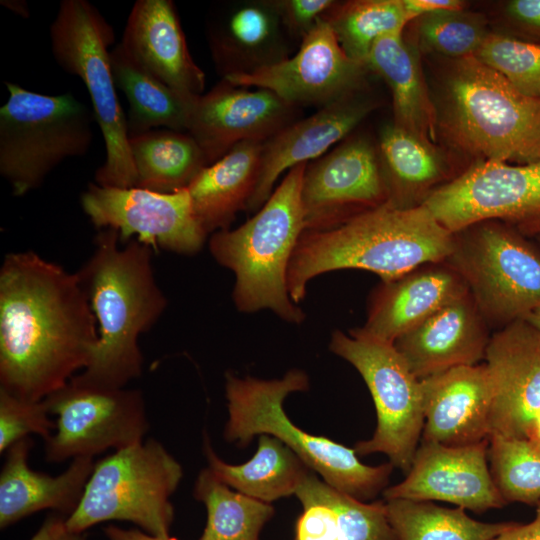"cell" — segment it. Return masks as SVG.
<instances>
[{
	"label": "cell",
	"instance_id": "cell-1",
	"mask_svg": "<svg viewBox=\"0 0 540 540\" xmlns=\"http://www.w3.org/2000/svg\"><path fill=\"white\" fill-rule=\"evenodd\" d=\"M97 321L79 276L33 251L0 267V389L40 401L90 363Z\"/></svg>",
	"mask_w": 540,
	"mask_h": 540
},
{
	"label": "cell",
	"instance_id": "cell-2",
	"mask_svg": "<svg viewBox=\"0 0 540 540\" xmlns=\"http://www.w3.org/2000/svg\"><path fill=\"white\" fill-rule=\"evenodd\" d=\"M119 233L101 229L91 256L77 272L97 321L98 344L89 365L72 378L122 388L142 374L138 341L167 306L152 266V247L131 239L120 247Z\"/></svg>",
	"mask_w": 540,
	"mask_h": 540
},
{
	"label": "cell",
	"instance_id": "cell-3",
	"mask_svg": "<svg viewBox=\"0 0 540 540\" xmlns=\"http://www.w3.org/2000/svg\"><path fill=\"white\" fill-rule=\"evenodd\" d=\"M453 233L424 205L398 208L384 203L329 228L304 230L287 272V288L297 304L316 276L340 269H361L382 281L423 264L445 260Z\"/></svg>",
	"mask_w": 540,
	"mask_h": 540
},
{
	"label": "cell",
	"instance_id": "cell-4",
	"mask_svg": "<svg viewBox=\"0 0 540 540\" xmlns=\"http://www.w3.org/2000/svg\"><path fill=\"white\" fill-rule=\"evenodd\" d=\"M306 165L291 168L247 222L210 237L211 255L235 275L232 297L241 312L268 309L294 324L305 319L289 295L287 272L305 230L301 188Z\"/></svg>",
	"mask_w": 540,
	"mask_h": 540
},
{
	"label": "cell",
	"instance_id": "cell-5",
	"mask_svg": "<svg viewBox=\"0 0 540 540\" xmlns=\"http://www.w3.org/2000/svg\"><path fill=\"white\" fill-rule=\"evenodd\" d=\"M306 373L293 369L281 379L262 380L226 375L228 421L224 437L240 446L255 435L267 434L281 440L313 471L335 489L358 500L374 498L387 488L394 466L362 463L354 448L311 435L290 421L283 409L288 394L306 391Z\"/></svg>",
	"mask_w": 540,
	"mask_h": 540
},
{
	"label": "cell",
	"instance_id": "cell-6",
	"mask_svg": "<svg viewBox=\"0 0 540 540\" xmlns=\"http://www.w3.org/2000/svg\"><path fill=\"white\" fill-rule=\"evenodd\" d=\"M444 126L484 160H540V98L527 96L474 55L456 59L445 91Z\"/></svg>",
	"mask_w": 540,
	"mask_h": 540
},
{
	"label": "cell",
	"instance_id": "cell-7",
	"mask_svg": "<svg viewBox=\"0 0 540 540\" xmlns=\"http://www.w3.org/2000/svg\"><path fill=\"white\" fill-rule=\"evenodd\" d=\"M0 108V174L15 196L37 189L63 161L87 154L93 111L73 94L45 95L5 82Z\"/></svg>",
	"mask_w": 540,
	"mask_h": 540
},
{
	"label": "cell",
	"instance_id": "cell-8",
	"mask_svg": "<svg viewBox=\"0 0 540 540\" xmlns=\"http://www.w3.org/2000/svg\"><path fill=\"white\" fill-rule=\"evenodd\" d=\"M49 37L57 64L85 85L104 139L106 157L95 173V183L135 187L137 176L127 118L117 96L110 62L109 47L115 43L112 26L90 2L63 0L50 25Z\"/></svg>",
	"mask_w": 540,
	"mask_h": 540
},
{
	"label": "cell",
	"instance_id": "cell-9",
	"mask_svg": "<svg viewBox=\"0 0 540 540\" xmlns=\"http://www.w3.org/2000/svg\"><path fill=\"white\" fill-rule=\"evenodd\" d=\"M183 477L181 464L157 440L116 450L95 463L82 498L65 520L70 533L107 521H127L154 536H168L170 497Z\"/></svg>",
	"mask_w": 540,
	"mask_h": 540
},
{
	"label": "cell",
	"instance_id": "cell-10",
	"mask_svg": "<svg viewBox=\"0 0 540 540\" xmlns=\"http://www.w3.org/2000/svg\"><path fill=\"white\" fill-rule=\"evenodd\" d=\"M445 261L463 278L490 328L540 307V249L504 222L482 221L453 233Z\"/></svg>",
	"mask_w": 540,
	"mask_h": 540
},
{
	"label": "cell",
	"instance_id": "cell-11",
	"mask_svg": "<svg viewBox=\"0 0 540 540\" xmlns=\"http://www.w3.org/2000/svg\"><path fill=\"white\" fill-rule=\"evenodd\" d=\"M330 350L352 364L364 379L374 401L377 426L373 436L359 441L357 455L383 453L408 473L424 426L421 380L410 370L394 343L360 334L334 331Z\"/></svg>",
	"mask_w": 540,
	"mask_h": 540
},
{
	"label": "cell",
	"instance_id": "cell-12",
	"mask_svg": "<svg viewBox=\"0 0 540 540\" xmlns=\"http://www.w3.org/2000/svg\"><path fill=\"white\" fill-rule=\"evenodd\" d=\"M451 233L497 220L526 237L540 235V160H481L436 188L421 204Z\"/></svg>",
	"mask_w": 540,
	"mask_h": 540
},
{
	"label": "cell",
	"instance_id": "cell-13",
	"mask_svg": "<svg viewBox=\"0 0 540 540\" xmlns=\"http://www.w3.org/2000/svg\"><path fill=\"white\" fill-rule=\"evenodd\" d=\"M56 428L45 440L51 463L92 457L110 448L123 449L143 441L149 422L142 392L103 387L74 378L45 399Z\"/></svg>",
	"mask_w": 540,
	"mask_h": 540
},
{
	"label": "cell",
	"instance_id": "cell-14",
	"mask_svg": "<svg viewBox=\"0 0 540 540\" xmlns=\"http://www.w3.org/2000/svg\"><path fill=\"white\" fill-rule=\"evenodd\" d=\"M81 206L99 230L112 229L121 241L132 238L172 253L195 254L208 235L196 217L187 189L162 193L93 182L82 193Z\"/></svg>",
	"mask_w": 540,
	"mask_h": 540
},
{
	"label": "cell",
	"instance_id": "cell-15",
	"mask_svg": "<svg viewBox=\"0 0 540 540\" xmlns=\"http://www.w3.org/2000/svg\"><path fill=\"white\" fill-rule=\"evenodd\" d=\"M366 64L350 58L329 23L321 18L302 39L293 56L250 74L223 80L242 87L269 90L299 108L323 107L360 88Z\"/></svg>",
	"mask_w": 540,
	"mask_h": 540
},
{
	"label": "cell",
	"instance_id": "cell-16",
	"mask_svg": "<svg viewBox=\"0 0 540 540\" xmlns=\"http://www.w3.org/2000/svg\"><path fill=\"white\" fill-rule=\"evenodd\" d=\"M301 201L305 230L333 227L384 204L386 188L372 144L354 138L307 164Z\"/></svg>",
	"mask_w": 540,
	"mask_h": 540
},
{
	"label": "cell",
	"instance_id": "cell-17",
	"mask_svg": "<svg viewBox=\"0 0 540 540\" xmlns=\"http://www.w3.org/2000/svg\"><path fill=\"white\" fill-rule=\"evenodd\" d=\"M300 108L275 93L222 80L192 106L187 133L210 165L245 141L265 142L298 120Z\"/></svg>",
	"mask_w": 540,
	"mask_h": 540
},
{
	"label": "cell",
	"instance_id": "cell-18",
	"mask_svg": "<svg viewBox=\"0 0 540 540\" xmlns=\"http://www.w3.org/2000/svg\"><path fill=\"white\" fill-rule=\"evenodd\" d=\"M489 439L467 446L423 442L405 479L383 491L385 500L443 501L483 513L507 505L488 465Z\"/></svg>",
	"mask_w": 540,
	"mask_h": 540
},
{
	"label": "cell",
	"instance_id": "cell-19",
	"mask_svg": "<svg viewBox=\"0 0 540 540\" xmlns=\"http://www.w3.org/2000/svg\"><path fill=\"white\" fill-rule=\"evenodd\" d=\"M484 360L493 386L490 437L527 438L540 410V331L525 319L497 329Z\"/></svg>",
	"mask_w": 540,
	"mask_h": 540
},
{
	"label": "cell",
	"instance_id": "cell-20",
	"mask_svg": "<svg viewBox=\"0 0 540 540\" xmlns=\"http://www.w3.org/2000/svg\"><path fill=\"white\" fill-rule=\"evenodd\" d=\"M374 108L372 99L355 91L294 121L265 141L258 179L246 210L257 212L283 172L318 159L346 138Z\"/></svg>",
	"mask_w": 540,
	"mask_h": 540
},
{
	"label": "cell",
	"instance_id": "cell-21",
	"mask_svg": "<svg viewBox=\"0 0 540 540\" xmlns=\"http://www.w3.org/2000/svg\"><path fill=\"white\" fill-rule=\"evenodd\" d=\"M421 441L467 446L490 438L493 386L484 363L459 366L421 379Z\"/></svg>",
	"mask_w": 540,
	"mask_h": 540
},
{
	"label": "cell",
	"instance_id": "cell-22",
	"mask_svg": "<svg viewBox=\"0 0 540 540\" xmlns=\"http://www.w3.org/2000/svg\"><path fill=\"white\" fill-rule=\"evenodd\" d=\"M207 39L223 78L250 74L290 57V36L274 0L223 5L207 21Z\"/></svg>",
	"mask_w": 540,
	"mask_h": 540
},
{
	"label": "cell",
	"instance_id": "cell-23",
	"mask_svg": "<svg viewBox=\"0 0 540 540\" xmlns=\"http://www.w3.org/2000/svg\"><path fill=\"white\" fill-rule=\"evenodd\" d=\"M467 293L465 281L445 260L426 263L395 279L382 281L371 296L364 325L355 330L394 343Z\"/></svg>",
	"mask_w": 540,
	"mask_h": 540
},
{
	"label": "cell",
	"instance_id": "cell-24",
	"mask_svg": "<svg viewBox=\"0 0 540 540\" xmlns=\"http://www.w3.org/2000/svg\"><path fill=\"white\" fill-rule=\"evenodd\" d=\"M489 329L468 292L400 336L394 346L421 380L479 364L491 337Z\"/></svg>",
	"mask_w": 540,
	"mask_h": 540
},
{
	"label": "cell",
	"instance_id": "cell-25",
	"mask_svg": "<svg viewBox=\"0 0 540 540\" xmlns=\"http://www.w3.org/2000/svg\"><path fill=\"white\" fill-rule=\"evenodd\" d=\"M120 43L136 63L165 85L190 97L203 94L205 74L190 54L171 0L136 1Z\"/></svg>",
	"mask_w": 540,
	"mask_h": 540
},
{
	"label": "cell",
	"instance_id": "cell-26",
	"mask_svg": "<svg viewBox=\"0 0 540 540\" xmlns=\"http://www.w3.org/2000/svg\"><path fill=\"white\" fill-rule=\"evenodd\" d=\"M33 447L24 438L6 451L0 473V528L44 509L60 512L66 518L77 508L94 468L92 457H78L57 476L30 468L28 458Z\"/></svg>",
	"mask_w": 540,
	"mask_h": 540
},
{
	"label": "cell",
	"instance_id": "cell-27",
	"mask_svg": "<svg viewBox=\"0 0 540 540\" xmlns=\"http://www.w3.org/2000/svg\"><path fill=\"white\" fill-rule=\"evenodd\" d=\"M295 495L302 504L293 540H395L385 501L365 503L311 472Z\"/></svg>",
	"mask_w": 540,
	"mask_h": 540
},
{
	"label": "cell",
	"instance_id": "cell-28",
	"mask_svg": "<svg viewBox=\"0 0 540 540\" xmlns=\"http://www.w3.org/2000/svg\"><path fill=\"white\" fill-rule=\"evenodd\" d=\"M263 143L237 144L205 166L187 187L196 217L207 234L229 229L236 214L247 209L258 179Z\"/></svg>",
	"mask_w": 540,
	"mask_h": 540
},
{
	"label": "cell",
	"instance_id": "cell-29",
	"mask_svg": "<svg viewBox=\"0 0 540 540\" xmlns=\"http://www.w3.org/2000/svg\"><path fill=\"white\" fill-rule=\"evenodd\" d=\"M365 63L391 90L394 124L433 145L438 124L436 109L428 94L418 53L405 41L403 32L379 38Z\"/></svg>",
	"mask_w": 540,
	"mask_h": 540
},
{
	"label": "cell",
	"instance_id": "cell-30",
	"mask_svg": "<svg viewBox=\"0 0 540 540\" xmlns=\"http://www.w3.org/2000/svg\"><path fill=\"white\" fill-rule=\"evenodd\" d=\"M204 453L208 468L221 482L267 503L295 494L313 472L281 440L267 434L260 435L254 456L240 465L220 459L208 438L204 441Z\"/></svg>",
	"mask_w": 540,
	"mask_h": 540
},
{
	"label": "cell",
	"instance_id": "cell-31",
	"mask_svg": "<svg viewBox=\"0 0 540 540\" xmlns=\"http://www.w3.org/2000/svg\"><path fill=\"white\" fill-rule=\"evenodd\" d=\"M110 62L115 85L129 104V136L160 128L187 132L198 96H186L165 85L136 63L120 42L111 49Z\"/></svg>",
	"mask_w": 540,
	"mask_h": 540
},
{
	"label": "cell",
	"instance_id": "cell-32",
	"mask_svg": "<svg viewBox=\"0 0 540 540\" xmlns=\"http://www.w3.org/2000/svg\"><path fill=\"white\" fill-rule=\"evenodd\" d=\"M379 148L386 203L398 208L421 205L444 176L433 145L391 124L381 130Z\"/></svg>",
	"mask_w": 540,
	"mask_h": 540
},
{
	"label": "cell",
	"instance_id": "cell-33",
	"mask_svg": "<svg viewBox=\"0 0 540 540\" xmlns=\"http://www.w3.org/2000/svg\"><path fill=\"white\" fill-rule=\"evenodd\" d=\"M136 171V186L172 193L187 189L207 161L198 143L187 132L166 128L129 136Z\"/></svg>",
	"mask_w": 540,
	"mask_h": 540
},
{
	"label": "cell",
	"instance_id": "cell-34",
	"mask_svg": "<svg viewBox=\"0 0 540 540\" xmlns=\"http://www.w3.org/2000/svg\"><path fill=\"white\" fill-rule=\"evenodd\" d=\"M385 505L395 540H493L515 523L481 522L463 508L432 501L389 499Z\"/></svg>",
	"mask_w": 540,
	"mask_h": 540
},
{
	"label": "cell",
	"instance_id": "cell-35",
	"mask_svg": "<svg viewBox=\"0 0 540 540\" xmlns=\"http://www.w3.org/2000/svg\"><path fill=\"white\" fill-rule=\"evenodd\" d=\"M194 497L207 510L200 540H259L263 526L274 514L270 503L232 491L209 468L199 473Z\"/></svg>",
	"mask_w": 540,
	"mask_h": 540
},
{
	"label": "cell",
	"instance_id": "cell-36",
	"mask_svg": "<svg viewBox=\"0 0 540 540\" xmlns=\"http://www.w3.org/2000/svg\"><path fill=\"white\" fill-rule=\"evenodd\" d=\"M345 53L366 64L373 44L382 36L403 32L416 19L403 0H357L336 4L323 17Z\"/></svg>",
	"mask_w": 540,
	"mask_h": 540
},
{
	"label": "cell",
	"instance_id": "cell-37",
	"mask_svg": "<svg viewBox=\"0 0 540 540\" xmlns=\"http://www.w3.org/2000/svg\"><path fill=\"white\" fill-rule=\"evenodd\" d=\"M489 469L508 503L536 505L540 500V445L527 439L491 436Z\"/></svg>",
	"mask_w": 540,
	"mask_h": 540
},
{
	"label": "cell",
	"instance_id": "cell-38",
	"mask_svg": "<svg viewBox=\"0 0 540 540\" xmlns=\"http://www.w3.org/2000/svg\"><path fill=\"white\" fill-rule=\"evenodd\" d=\"M474 56L523 94L540 98V44L488 34Z\"/></svg>",
	"mask_w": 540,
	"mask_h": 540
},
{
	"label": "cell",
	"instance_id": "cell-39",
	"mask_svg": "<svg viewBox=\"0 0 540 540\" xmlns=\"http://www.w3.org/2000/svg\"><path fill=\"white\" fill-rule=\"evenodd\" d=\"M419 36L429 49L455 59L474 55L486 36V20L480 14L463 10L423 15Z\"/></svg>",
	"mask_w": 540,
	"mask_h": 540
},
{
	"label": "cell",
	"instance_id": "cell-40",
	"mask_svg": "<svg viewBox=\"0 0 540 540\" xmlns=\"http://www.w3.org/2000/svg\"><path fill=\"white\" fill-rule=\"evenodd\" d=\"M49 415L44 399L26 400L0 389V452H6L30 434L47 440L56 428Z\"/></svg>",
	"mask_w": 540,
	"mask_h": 540
},
{
	"label": "cell",
	"instance_id": "cell-41",
	"mask_svg": "<svg viewBox=\"0 0 540 540\" xmlns=\"http://www.w3.org/2000/svg\"><path fill=\"white\" fill-rule=\"evenodd\" d=\"M290 38L302 39L336 4L332 0H274Z\"/></svg>",
	"mask_w": 540,
	"mask_h": 540
},
{
	"label": "cell",
	"instance_id": "cell-42",
	"mask_svg": "<svg viewBox=\"0 0 540 540\" xmlns=\"http://www.w3.org/2000/svg\"><path fill=\"white\" fill-rule=\"evenodd\" d=\"M506 15L517 31L521 40L540 44V0H512L506 4Z\"/></svg>",
	"mask_w": 540,
	"mask_h": 540
},
{
	"label": "cell",
	"instance_id": "cell-43",
	"mask_svg": "<svg viewBox=\"0 0 540 540\" xmlns=\"http://www.w3.org/2000/svg\"><path fill=\"white\" fill-rule=\"evenodd\" d=\"M407 10L419 18L426 14L463 10V2L459 0H403Z\"/></svg>",
	"mask_w": 540,
	"mask_h": 540
},
{
	"label": "cell",
	"instance_id": "cell-44",
	"mask_svg": "<svg viewBox=\"0 0 540 540\" xmlns=\"http://www.w3.org/2000/svg\"><path fill=\"white\" fill-rule=\"evenodd\" d=\"M535 517L527 524L514 523L511 528L493 540H540V500L537 502Z\"/></svg>",
	"mask_w": 540,
	"mask_h": 540
},
{
	"label": "cell",
	"instance_id": "cell-45",
	"mask_svg": "<svg viewBox=\"0 0 540 540\" xmlns=\"http://www.w3.org/2000/svg\"><path fill=\"white\" fill-rule=\"evenodd\" d=\"M65 520L62 514L48 516L29 540H59L66 531Z\"/></svg>",
	"mask_w": 540,
	"mask_h": 540
},
{
	"label": "cell",
	"instance_id": "cell-46",
	"mask_svg": "<svg viewBox=\"0 0 540 540\" xmlns=\"http://www.w3.org/2000/svg\"><path fill=\"white\" fill-rule=\"evenodd\" d=\"M105 537L108 540H177L174 537L154 536L137 529H123L115 525L104 528Z\"/></svg>",
	"mask_w": 540,
	"mask_h": 540
},
{
	"label": "cell",
	"instance_id": "cell-47",
	"mask_svg": "<svg viewBox=\"0 0 540 540\" xmlns=\"http://www.w3.org/2000/svg\"><path fill=\"white\" fill-rule=\"evenodd\" d=\"M1 5L12 11L13 13L23 17L28 18L30 11L26 1L22 0H4L1 1Z\"/></svg>",
	"mask_w": 540,
	"mask_h": 540
},
{
	"label": "cell",
	"instance_id": "cell-48",
	"mask_svg": "<svg viewBox=\"0 0 540 540\" xmlns=\"http://www.w3.org/2000/svg\"><path fill=\"white\" fill-rule=\"evenodd\" d=\"M527 439L540 445V410L536 413L531 427L529 429Z\"/></svg>",
	"mask_w": 540,
	"mask_h": 540
},
{
	"label": "cell",
	"instance_id": "cell-49",
	"mask_svg": "<svg viewBox=\"0 0 540 540\" xmlns=\"http://www.w3.org/2000/svg\"><path fill=\"white\" fill-rule=\"evenodd\" d=\"M525 320L540 331V307L532 311Z\"/></svg>",
	"mask_w": 540,
	"mask_h": 540
},
{
	"label": "cell",
	"instance_id": "cell-50",
	"mask_svg": "<svg viewBox=\"0 0 540 540\" xmlns=\"http://www.w3.org/2000/svg\"><path fill=\"white\" fill-rule=\"evenodd\" d=\"M59 540H85L84 533H70L67 530Z\"/></svg>",
	"mask_w": 540,
	"mask_h": 540
},
{
	"label": "cell",
	"instance_id": "cell-51",
	"mask_svg": "<svg viewBox=\"0 0 540 540\" xmlns=\"http://www.w3.org/2000/svg\"><path fill=\"white\" fill-rule=\"evenodd\" d=\"M536 240H537L538 243L540 244V235L536 237Z\"/></svg>",
	"mask_w": 540,
	"mask_h": 540
}]
</instances>
